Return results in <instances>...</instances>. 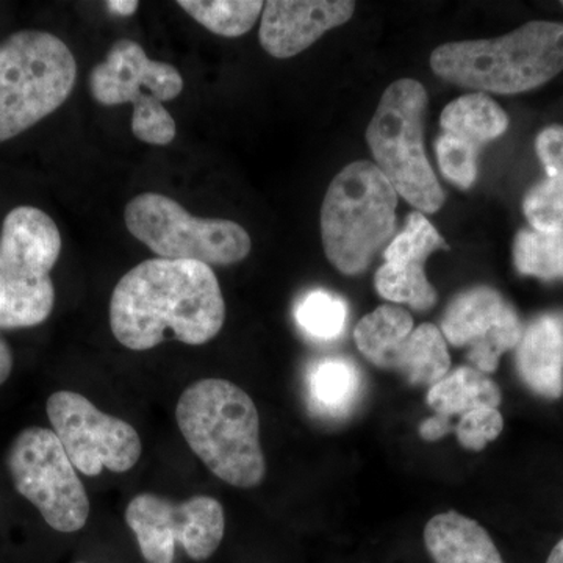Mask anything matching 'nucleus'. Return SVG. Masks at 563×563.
I'll return each instance as SVG.
<instances>
[{"label":"nucleus","instance_id":"1","mask_svg":"<svg viewBox=\"0 0 563 563\" xmlns=\"http://www.w3.org/2000/svg\"><path fill=\"white\" fill-rule=\"evenodd\" d=\"M224 321L220 282L203 263L151 258L124 274L111 292V332L128 350H152L168 332L201 346L221 332Z\"/></svg>","mask_w":563,"mask_h":563},{"label":"nucleus","instance_id":"2","mask_svg":"<svg viewBox=\"0 0 563 563\" xmlns=\"http://www.w3.org/2000/svg\"><path fill=\"white\" fill-rule=\"evenodd\" d=\"M177 424L185 442L222 483L254 488L266 476L261 417L243 388L224 379H202L181 393Z\"/></svg>","mask_w":563,"mask_h":563},{"label":"nucleus","instance_id":"3","mask_svg":"<svg viewBox=\"0 0 563 563\" xmlns=\"http://www.w3.org/2000/svg\"><path fill=\"white\" fill-rule=\"evenodd\" d=\"M431 68L443 80L470 90H536L563 70V24L531 21L499 38L446 43L432 52Z\"/></svg>","mask_w":563,"mask_h":563},{"label":"nucleus","instance_id":"4","mask_svg":"<svg viewBox=\"0 0 563 563\" xmlns=\"http://www.w3.org/2000/svg\"><path fill=\"white\" fill-rule=\"evenodd\" d=\"M398 192L376 165L354 162L336 174L321 207L325 257L344 276H357L395 232Z\"/></svg>","mask_w":563,"mask_h":563},{"label":"nucleus","instance_id":"5","mask_svg":"<svg viewBox=\"0 0 563 563\" xmlns=\"http://www.w3.org/2000/svg\"><path fill=\"white\" fill-rule=\"evenodd\" d=\"M73 52L54 33L21 31L0 43V143L29 131L68 101Z\"/></svg>","mask_w":563,"mask_h":563},{"label":"nucleus","instance_id":"6","mask_svg":"<svg viewBox=\"0 0 563 563\" xmlns=\"http://www.w3.org/2000/svg\"><path fill=\"white\" fill-rule=\"evenodd\" d=\"M62 252L57 224L36 207H16L0 229V329L43 324L55 306L51 272Z\"/></svg>","mask_w":563,"mask_h":563},{"label":"nucleus","instance_id":"7","mask_svg":"<svg viewBox=\"0 0 563 563\" xmlns=\"http://www.w3.org/2000/svg\"><path fill=\"white\" fill-rule=\"evenodd\" d=\"M426 106L428 92L420 81H393L366 129V141L396 192L421 213H435L442 209L444 191L422 144Z\"/></svg>","mask_w":563,"mask_h":563},{"label":"nucleus","instance_id":"8","mask_svg":"<svg viewBox=\"0 0 563 563\" xmlns=\"http://www.w3.org/2000/svg\"><path fill=\"white\" fill-rule=\"evenodd\" d=\"M125 228L166 261L231 266L250 255V233L239 222L196 218L179 202L158 192H143L125 206Z\"/></svg>","mask_w":563,"mask_h":563},{"label":"nucleus","instance_id":"9","mask_svg":"<svg viewBox=\"0 0 563 563\" xmlns=\"http://www.w3.org/2000/svg\"><path fill=\"white\" fill-rule=\"evenodd\" d=\"M92 98L106 107L132 103V132L140 141L166 146L176 139V121L163 107L184 90L179 70L152 60L139 43L120 40L90 74Z\"/></svg>","mask_w":563,"mask_h":563},{"label":"nucleus","instance_id":"10","mask_svg":"<svg viewBox=\"0 0 563 563\" xmlns=\"http://www.w3.org/2000/svg\"><path fill=\"white\" fill-rule=\"evenodd\" d=\"M14 488L38 509L55 531H80L90 517V499L76 466L51 429H24L7 453Z\"/></svg>","mask_w":563,"mask_h":563},{"label":"nucleus","instance_id":"11","mask_svg":"<svg viewBox=\"0 0 563 563\" xmlns=\"http://www.w3.org/2000/svg\"><path fill=\"white\" fill-rule=\"evenodd\" d=\"M125 521L150 563H173L177 544L192 561H206L224 539V507L211 496L176 503L141 493L129 503Z\"/></svg>","mask_w":563,"mask_h":563},{"label":"nucleus","instance_id":"12","mask_svg":"<svg viewBox=\"0 0 563 563\" xmlns=\"http://www.w3.org/2000/svg\"><path fill=\"white\" fill-rule=\"evenodd\" d=\"M354 342L374 366L401 374L413 387L440 383L451 372V355L442 331L431 322L415 328L401 307L380 306L354 329Z\"/></svg>","mask_w":563,"mask_h":563},{"label":"nucleus","instance_id":"13","mask_svg":"<svg viewBox=\"0 0 563 563\" xmlns=\"http://www.w3.org/2000/svg\"><path fill=\"white\" fill-rule=\"evenodd\" d=\"M47 417L77 472L98 476L103 470L125 473L139 463V432L121 418L103 413L84 395L57 391L47 399Z\"/></svg>","mask_w":563,"mask_h":563},{"label":"nucleus","instance_id":"14","mask_svg":"<svg viewBox=\"0 0 563 563\" xmlns=\"http://www.w3.org/2000/svg\"><path fill=\"white\" fill-rule=\"evenodd\" d=\"M523 329L512 303L487 285L455 296L440 324L446 343L466 347L473 368L488 376L496 372L503 355L520 343Z\"/></svg>","mask_w":563,"mask_h":563},{"label":"nucleus","instance_id":"15","mask_svg":"<svg viewBox=\"0 0 563 563\" xmlns=\"http://www.w3.org/2000/svg\"><path fill=\"white\" fill-rule=\"evenodd\" d=\"M443 236L421 211L407 218L406 228L384 252L385 263L376 273V290L393 303H407L415 310L435 306L437 291L424 272L433 252L448 250Z\"/></svg>","mask_w":563,"mask_h":563},{"label":"nucleus","instance_id":"16","mask_svg":"<svg viewBox=\"0 0 563 563\" xmlns=\"http://www.w3.org/2000/svg\"><path fill=\"white\" fill-rule=\"evenodd\" d=\"M354 10L355 3L346 0H269L263 7L258 40L272 57L291 58L350 21Z\"/></svg>","mask_w":563,"mask_h":563},{"label":"nucleus","instance_id":"17","mask_svg":"<svg viewBox=\"0 0 563 563\" xmlns=\"http://www.w3.org/2000/svg\"><path fill=\"white\" fill-rule=\"evenodd\" d=\"M518 379L539 398L563 396V312H544L525 325L514 350Z\"/></svg>","mask_w":563,"mask_h":563},{"label":"nucleus","instance_id":"18","mask_svg":"<svg viewBox=\"0 0 563 563\" xmlns=\"http://www.w3.org/2000/svg\"><path fill=\"white\" fill-rule=\"evenodd\" d=\"M426 402L433 410V417L421 422L420 437L424 442H439L453 431L451 418L483 406L498 409L503 393L488 374L473 366H459L428 388Z\"/></svg>","mask_w":563,"mask_h":563},{"label":"nucleus","instance_id":"19","mask_svg":"<svg viewBox=\"0 0 563 563\" xmlns=\"http://www.w3.org/2000/svg\"><path fill=\"white\" fill-rule=\"evenodd\" d=\"M422 539L433 563H504L490 533L455 510L432 517Z\"/></svg>","mask_w":563,"mask_h":563},{"label":"nucleus","instance_id":"20","mask_svg":"<svg viewBox=\"0 0 563 563\" xmlns=\"http://www.w3.org/2000/svg\"><path fill=\"white\" fill-rule=\"evenodd\" d=\"M363 376L357 363L347 357H322L306 373V396L310 412L322 420L350 417L361 401Z\"/></svg>","mask_w":563,"mask_h":563},{"label":"nucleus","instance_id":"21","mask_svg":"<svg viewBox=\"0 0 563 563\" xmlns=\"http://www.w3.org/2000/svg\"><path fill=\"white\" fill-rule=\"evenodd\" d=\"M444 133L470 141L477 147L504 135L509 128V117L484 92L462 96L448 103L440 120Z\"/></svg>","mask_w":563,"mask_h":563},{"label":"nucleus","instance_id":"22","mask_svg":"<svg viewBox=\"0 0 563 563\" xmlns=\"http://www.w3.org/2000/svg\"><path fill=\"white\" fill-rule=\"evenodd\" d=\"M177 5L203 25L225 38H236L251 31L261 16V0H180Z\"/></svg>","mask_w":563,"mask_h":563},{"label":"nucleus","instance_id":"23","mask_svg":"<svg viewBox=\"0 0 563 563\" xmlns=\"http://www.w3.org/2000/svg\"><path fill=\"white\" fill-rule=\"evenodd\" d=\"M514 263L521 276L563 280V233L521 231L515 236Z\"/></svg>","mask_w":563,"mask_h":563},{"label":"nucleus","instance_id":"24","mask_svg":"<svg viewBox=\"0 0 563 563\" xmlns=\"http://www.w3.org/2000/svg\"><path fill=\"white\" fill-rule=\"evenodd\" d=\"M295 318L303 335L317 342H332L344 331L347 306L340 296L313 290L296 303Z\"/></svg>","mask_w":563,"mask_h":563},{"label":"nucleus","instance_id":"25","mask_svg":"<svg viewBox=\"0 0 563 563\" xmlns=\"http://www.w3.org/2000/svg\"><path fill=\"white\" fill-rule=\"evenodd\" d=\"M523 211L532 231L563 233V180L544 179L525 196Z\"/></svg>","mask_w":563,"mask_h":563},{"label":"nucleus","instance_id":"26","mask_svg":"<svg viewBox=\"0 0 563 563\" xmlns=\"http://www.w3.org/2000/svg\"><path fill=\"white\" fill-rule=\"evenodd\" d=\"M476 144L459 139V136L443 133L437 140L435 151L440 169L448 180L453 181L462 190H468L477 177Z\"/></svg>","mask_w":563,"mask_h":563},{"label":"nucleus","instance_id":"27","mask_svg":"<svg viewBox=\"0 0 563 563\" xmlns=\"http://www.w3.org/2000/svg\"><path fill=\"white\" fill-rule=\"evenodd\" d=\"M504 418L496 407H477L463 413L454 426L455 437L463 450L479 453L488 443L495 442L501 435Z\"/></svg>","mask_w":563,"mask_h":563},{"label":"nucleus","instance_id":"28","mask_svg":"<svg viewBox=\"0 0 563 563\" xmlns=\"http://www.w3.org/2000/svg\"><path fill=\"white\" fill-rule=\"evenodd\" d=\"M536 151L548 179L563 180V125H550L537 135Z\"/></svg>","mask_w":563,"mask_h":563},{"label":"nucleus","instance_id":"29","mask_svg":"<svg viewBox=\"0 0 563 563\" xmlns=\"http://www.w3.org/2000/svg\"><path fill=\"white\" fill-rule=\"evenodd\" d=\"M11 372H13V352L7 340L0 335V385L9 380Z\"/></svg>","mask_w":563,"mask_h":563},{"label":"nucleus","instance_id":"30","mask_svg":"<svg viewBox=\"0 0 563 563\" xmlns=\"http://www.w3.org/2000/svg\"><path fill=\"white\" fill-rule=\"evenodd\" d=\"M110 11L120 14V16H132L136 10H139L140 3L135 0H113V2H107Z\"/></svg>","mask_w":563,"mask_h":563},{"label":"nucleus","instance_id":"31","mask_svg":"<svg viewBox=\"0 0 563 563\" xmlns=\"http://www.w3.org/2000/svg\"><path fill=\"white\" fill-rule=\"evenodd\" d=\"M547 563H563V539L561 542L555 544L553 551H551L550 558Z\"/></svg>","mask_w":563,"mask_h":563},{"label":"nucleus","instance_id":"32","mask_svg":"<svg viewBox=\"0 0 563 563\" xmlns=\"http://www.w3.org/2000/svg\"><path fill=\"white\" fill-rule=\"evenodd\" d=\"M77 563H85V562H77Z\"/></svg>","mask_w":563,"mask_h":563},{"label":"nucleus","instance_id":"33","mask_svg":"<svg viewBox=\"0 0 563 563\" xmlns=\"http://www.w3.org/2000/svg\"><path fill=\"white\" fill-rule=\"evenodd\" d=\"M562 7H563V2H562Z\"/></svg>","mask_w":563,"mask_h":563}]
</instances>
